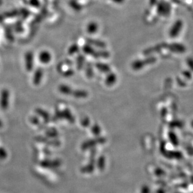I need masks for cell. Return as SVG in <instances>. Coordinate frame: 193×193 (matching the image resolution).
I'll list each match as a JSON object with an SVG mask.
<instances>
[{
  "instance_id": "10",
  "label": "cell",
  "mask_w": 193,
  "mask_h": 193,
  "mask_svg": "<svg viewBox=\"0 0 193 193\" xmlns=\"http://www.w3.org/2000/svg\"><path fill=\"white\" fill-rule=\"evenodd\" d=\"M63 117H64L66 119H68V121H69L70 122L73 123V121H75V119L73 118V116H72L71 112L68 110H65L64 111H63Z\"/></svg>"
},
{
  "instance_id": "14",
  "label": "cell",
  "mask_w": 193,
  "mask_h": 193,
  "mask_svg": "<svg viewBox=\"0 0 193 193\" xmlns=\"http://www.w3.org/2000/svg\"><path fill=\"white\" fill-rule=\"evenodd\" d=\"M91 131L93 133V134L94 135H99L101 133V129H100V127L97 125V124H95L94 126H93V127H92L91 129Z\"/></svg>"
},
{
  "instance_id": "20",
  "label": "cell",
  "mask_w": 193,
  "mask_h": 193,
  "mask_svg": "<svg viewBox=\"0 0 193 193\" xmlns=\"http://www.w3.org/2000/svg\"><path fill=\"white\" fill-rule=\"evenodd\" d=\"M188 65L191 67V68L193 70V60H188Z\"/></svg>"
},
{
  "instance_id": "7",
  "label": "cell",
  "mask_w": 193,
  "mask_h": 193,
  "mask_svg": "<svg viewBox=\"0 0 193 193\" xmlns=\"http://www.w3.org/2000/svg\"><path fill=\"white\" fill-rule=\"evenodd\" d=\"M73 96L76 98H86V96H87V92H86L85 91H82V90H77L75 91V92L73 93Z\"/></svg>"
},
{
  "instance_id": "2",
  "label": "cell",
  "mask_w": 193,
  "mask_h": 193,
  "mask_svg": "<svg viewBox=\"0 0 193 193\" xmlns=\"http://www.w3.org/2000/svg\"><path fill=\"white\" fill-rule=\"evenodd\" d=\"M182 23L181 21H178L173 26L171 31H170V36L171 37H175L178 35L181 29L182 28Z\"/></svg>"
},
{
  "instance_id": "1",
  "label": "cell",
  "mask_w": 193,
  "mask_h": 193,
  "mask_svg": "<svg viewBox=\"0 0 193 193\" xmlns=\"http://www.w3.org/2000/svg\"><path fill=\"white\" fill-rule=\"evenodd\" d=\"M10 93L7 90H3L1 94V100H0V106L3 110L7 109L9 105Z\"/></svg>"
},
{
  "instance_id": "16",
  "label": "cell",
  "mask_w": 193,
  "mask_h": 193,
  "mask_svg": "<svg viewBox=\"0 0 193 193\" xmlns=\"http://www.w3.org/2000/svg\"><path fill=\"white\" fill-rule=\"evenodd\" d=\"M41 76H42L41 73H40V72H39L38 73V72H37V73H36L35 79H34V82H35V84H38V83H39L40 81H41Z\"/></svg>"
},
{
  "instance_id": "9",
  "label": "cell",
  "mask_w": 193,
  "mask_h": 193,
  "mask_svg": "<svg viewBox=\"0 0 193 193\" xmlns=\"http://www.w3.org/2000/svg\"><path fill=\"white\" fill-rule=\"evenodd\" d=\"M116 80V77L115 75L111 74L109 76H108V77L106 78V83L107 85L111 86L115 83Z\"/></svg>"
},
{
  "instance_id": "3",
  "label": "cell",
  "mask_w": 193,
  "mask_h": 193,
  "mask_svg": "<svg viewBox=\"0 0 193 193\" xmlns=\"http://www.w3.org/2000/svg\"><path fill=\"white\" fill-rule=\"evenodd\" d=\"M155 60H156V59L155 58H151L149 59L148 60H146V61H136L134 63H133V68L134 69H139L143 66L145 65V64H144L145 63H153L154 61H155Z\"/></svg>"
},
{
  "instance_id": "13",
  "label": "cell",
  "mask_w": 193,
  "mask_h": 193,
  "mask_svg": "<svg viewBox=\"0 0 193 193\" xmlns=\"http://www.w3.org/2000/svg\"><path fill=\"white\" fill-rule=\"evenodd\" d=\"M98 166L101 170H103V168H104V166H105V159H104V157L101 156L99 159L98 162Z\"/></svg>"
},
{
  "instance_id": "4",
  "label": "cell",
  "mask_w": 193,
  "mask_h": 193,
  "mask_svg": "<svg viewBox=\"0 0 193 193\" xmlns=\"http://www.w3.org/2000/svg\"><path fill=\"white\" fill-rule=\"evenodd\" d=\"M171 50L175 52H183L185 51V47L181 44H178L175 43L174 44L170 46Z\"/></svg>"
},
{
  "instance_id": "11",
  "label": "cell",
  "mask_w": 193,
  "mask_h": 193,
  "mask_svg": "<svg viewBox=\"0 0 193 193\" xmlns=\"http://www.w3.org/2000/svg\"><path fill=\"white\" fill-rule=\"evenodd\" d=\"M36 112H37V113H38V115H39L40 116H42L43 118H44V119L46 121H48V120L50 119H49V118H50L49 115H48L47 112H46L45 111L42 110V109H37L36 110Z\"/></svg>"
},
{
  "instance_id": "22",
  "label": "cell",
  "mask_w": 193,
  "mask_h": 193,
  "mask_svg": "<svg viewBox=\"0 0 193 193\" xmlns=\"http://www.w3.org/2000/svg\"><path fill=\"white\" fill-rule=\"evenodd\" d=\"M3 126V124H2V121L0 120V127H1L2 126Z\"/></svg>"
},
{
  "instance_id": "18",
  "label": "cell",
  "mask_w": 193,
  "mask_h": 193,
  "mask_svg": "<svg viewBox=\"0 0 193 193\" xmlns=\"http://www.w3.org/2000/svg\"><path fill=\"white\" fill-rule=\"evenodd\" d=\"M81 124L84 126V127H87L88 125L90 124V120L88 118H84L81 121Z\"/></svg>"
},
{
  "instance_id": "8",
  "label": "cell",
  "mask_w": 193,
  "mask_h": 193,
  "mask_svg": "<svg viewBox=\"0 0 193 193\" xmlns=\"http://www.w3.org/2000/svg\"><path fill=\"white\" fill-rule=\"evenodd\" d=\"M40 60L43 63H47L48 61H50L51 60L50 57V53H48L47 52H43L41 53V55H40Z\"/></svg>"
},
{
  "instance_id": "15",
  "label": "cell",
  "mask_w": 193,
  "mask_h": 193,
  "mask_svg": "<svg viewBox=\"0 0 193 193\" xmlns=\"http://www.w3.org/2000/svg\"><path fill=\"white\" fill-rule=\"evenodd\" d=\"M93 171V164H88L84 167L82 168V171L83 173H90Z\"/></svg>"
},
{
  "instance_id": "23",
  "label": "cell",
  "mask_w": 193,
  "mask_h": 193,
  "mask_svg": "<svg viewBox=\"0 0 193 193\" xmlns=\"http://www.w3.org/2000/svg\"><path fill=\"white\" fill-rule=\"evenodd\" d=\"M191 125H192V126L193 127V121H192V123H191Z\"/></svg>"
},
{
  "instance_id": "6",
  "label": "cell",
  "mask_w": 193,
  "mask_h": 193,
  "mask_svg": "<svg viewBox=\"0 0 193 193\" xmlns=\"http://www.w3.org/2000/svg\"><path fill=\"white\" fill-rule=\"evenodd\" d=\"M96 67H97V68L100 69L101 71L104 72V73H106V72H109L110 71L109 66L106 65L105 64L97 63L96 64Z\"/></svg>"
},
{
  "instance_id": "17",
  "label": "cell",
  "mask_w": 193,
  "mask_h": 193,
  "mask_svg": "<svg viewBox=\"0 0 193 193\" xmlns=\"http://www.w3.org/2000/svg\"><path fill=\"white\" fill-rule=\"evenodd\" d=\"M6 157H7L6 151L3 148H0V159H5Z\"/></svg>"
},
{
  "instance_id": "21",
  "label": "cell",
  "mask_w": 193,
  "mask_h": 193,
  "mask_svg": "<svg viewBox=\"0 0 193 193\" xmlns=\"http://www.w3.org/2000/svg\"><path fill=\"white\" fill-rule=\"evenodd\" d=\"M31 121H32V122L34 123V124H36L38 121H39V120L37 119V118L36 117H34L31 119Z\"/></svg>"
},
{
  "instance_id": "12",
  "label": "cell",
  "mask_w": 193,
  "mask_h": 193,
  "mask_svg": "<svg viewBox=\"0 0 193 193\" xmlns=\"http://www.w3.org/2000/svg\"><path fill=\"white\" fill-rule=\"evenodd\" d=\"M97 30V25H96V23H90L87 26V31L90 33H94V32Z\"/></svg>"
},
{
  "instance_id": "19",
  "label": "cell",
  "mask_w": 193,
  "mask_h": 193,
  "mask_svg": "<svg viewBox=\"0 0 193 193\" xmlns=\"http://www.w3.org/2000/svg\"><path fill=\"white\" fill-rule=\"evenodd\" d=\"M47 134L50 136V137H55V136H57V132L56 131H55L54 130H53L51 132H50V131L47 133Z\"/></svg>"
},
{
  "instance_id": "5",
  "label": "cell",
  "mask_w": 193,
  "mask_h": 193,
  "mask_svg": "<svg viewBox=\"0 0 193 193\" xmlns=\"http://www.w3.org/2000/svg\"><path fill=\"white\" fill-rule=\"evenodd\" d=\"M59 90L61 93L64 94H71V93H72L71 88L66 85H61L60 86Z\"/></svg>"
}]
</instances>
